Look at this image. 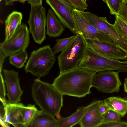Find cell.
<instances>
[{
	"label": "cell",
	"mask_w": 127,
	"mask_h": 127,
	"mask_svg": "<svg viewBox=\"0 0 127 127\" xmlns=\"http://www.w3.org/2000/svg\"><path fill=\"white\" fill-rule=\"evenodd\" d=\"M102 100H94L84 107L83 116L79 124L81 127H99L102 122L103 115L99 111Z\"/></svg>",
	"instance_id": "obj_13"
},
{
	"label": "cell",
	"mask_w": 127,
	"mask_h": 127,
	"mask_svg": "<svg viewBox=\"0 0 127 127\" xmlns=\"http://www.w3.org/2000/svg\"><path fill=\"white\" fill-rule=\"evenodd\" d=\"M84 107H79L70 116L57 119L58 127H70L78 124L83 116Z\"/></svg>",
	"instance_id": "obj_20"
},
{
	"label": "cell",
	"mask_w": 127,
	"mask_h": 127,
	"mask_svg": "<svg viewBox=\"0 0 127 127\" xmlns=\"http://www.w3.org/2000/svg\"><path fill=\"white\" fill-rule=\"evenodd\" d=\"M55 60V54L50 45L40 47L31 53L25 66V72L39 78L44 76L49 73Z\"/></svg>",
	"instance_id": "obj_4"
},
{
	"label": "cell",
	"mask_w": 127,
	"mask_h": 127,
	"mask_svg": "<svg viewBox=\"0 0 127 127\" xmlns=\"http://www.w3.org/2000/svg\"><path fill=\"white\" fill-rule=\"evenodd\" d=\"M77 67L96 72L113 70L126 72H127V61L105 57L88 47Z\"/></svg>",
	"instance_id": "obj_3"
},
{
	"label": "cell",
	"mask_w": 127,
	"mask_h": 127,
	"mask_svg": "<svg viewBox=\"0 0 127 127\" xmlns=\"http://www.w3.org/2000/svg\"><path fill=\"white\" fill-rule=\"evenodd\" d=\"M28 3L31 7H34L42 5V0H28Z\"/></svg>",
	"instance_id": "obj_32"
},
{
	"label": "cell",
	"mask_w": 127,
	"mask_h": 127,
	"mask_svg": "<svg viewBox=\"0 0 127 127\" xmlns=\"http://www.w3.org/2000/svg\"><path fill=\"white\" fill-rule=\"evenodd\" d=\"M124 90L127 93V77L125 79L124 83Z\"/></svg>",
	"instance_id": "obj_35"
},
{
	"label": "cell",
	"mask_w": 127,
	"mask_h": 127,
	"mask_svg": "<svg viewBox=\"0 0 127 127\" xmlns=\"http://www.w3.org/2000/svg\"><path fill=\"white\" fill-rule=\"evenodd\" d=\"M28 57L25 50L20 52L9 56V63L16 67L21 68L24 66Z\"/></svg>",
	"instance_id": "obj_21"
},
{
	"label": "cell",
	"mask_w": 127,
	"mask_h": 127,
	"mask_svg": "<svg viewBox=\"0 0 127 127\" xmlns=\"http://www.w3.org/2000/svg\"><path fill=\"white\" fill-rule=\"evenodd\" d=\"M0 125L3 127H10V124L6 121L5 115V106L6 103H4L0 101Z\"/></svg>",
	"instance_id": "obj_26"
},
{
	"label": "cell",
	"mask_w": 127,
	"mask_h": 127,
	"mask_svg": "<svg viewBox=\"0 0 127 127\" xmlns=\"http://www.w3.org/2000/svg\"><path fill=\"white\" fill-rule=\"evenodd\" d=\"M46 26V34L50 37H58L65 30L54 13L50 9L48 10L47 15Z\"/></svg>",
	"instance_id": "obj_17"
},
{
	"label": "cell",
	"mask_w": 127,
	"mask_h": 127,
	"mask_svg": "<svg viewBox=\"0 0 127 127\" xmlns=\"http://www.w3.org/2000/svg\"><path fill=\"white\" fill-rule=\"evenodd\" d=\"M0 73H1L4 60L7 57L0 50Z\"/></svg>",
	"instance_id": "obj_33"
},
{
	"label": "cell",
	"mask_w": 127,
	"mask_h": 127,
	"mask_svg": "<svg viewBox=\"0 0 127 127\" xmlns=\"http://www.w3.org/2000/svg\"></svg>",
	"instance_id": "obj_41"
},
{
	"label": "cell",
	"mask_w": 127,
	"mask_h": 127,
	"mask_svg": "<svg viewBox=\"0 0 127 127\" xmlns=\"http://www.w3.org/2000/svg\"><path fill=\"white\" fill-rule=\"evenodd\" d=\"M87 47L85 39L82 35H77L73 42L58 56L60 73L77 67Z\"/></svg>",
	"instance_id": "obj_5"
},
{
	"label": "cell",
	"mask_w": 127,
	"mask_h": 127,
	"mask_svg": "<svg viewBox=\"0 0 127 127\" xmlns=\"http://www.w3.org/2000/svg\"><path fill=\"white\" fill-rule=\"evenodd\" d=\"M30 31L26 24L22 23L9 39L0 44V50L7 57L25 50L30 43Z\"/></svg>",
	"instance_id": "obj_6"
},
{
	"label": "cell",
	"mask_w": 127,
	"mask_h": 127,
	"mask_svg": "<svg viewBox=\"0 0 127 127\" xmlns=\"http://www.w3.org/2000/svg\"><path fill=\"white\" fill-rule=\"evenodd\" d=\"M7 122L15 127H24L26 120V106L22 103H7L5 106Z\"/></svg>",
	"instance_id": "obj_14"
},
{
	"label": "cell",
	"mask_w": 127,
	"mask_h": 127,
	"mask_svg": "<svg viewBox=\"0 0 127 127\" xmlns=\"http://www.w3.org/2000/svg\"><path fill=\"white\" fill-rule=\"evenodd\" d=\"M85 39L88 47L102 56L114 59L127 60V53L115 44L94 40Z\"/></svg>",
	"instance_id": "obj_11"
},
{
	"label": "cell",
	"mask_w": 127,
	"mask_h": 127,
	"mask_svg": "<svg viewBox=\"0 0 127 127\" xmlns=\"http://www.w3.org/2000/svg\"><path fill=\"white\" fill-rule=\"evenodd\" d=\"M120 117L117 112L109 109L103 115L102 123L120 121Z\"/></svg>",
	"instance_id": "obj_24"
},
{
	"label": "cell",
	"mask_w": 127,
	"mask_h": 127,
	"mask_svg": "<svg viewBox=\"0 0 127 127\" xmlns=\"http://www.w3.org/2000/svg\"><path fill=\"white\" fill-rule=\"evenodd\" d=\"M32 96L41 110L54 117L60 114L63 106V95L54 86L35 79L32 86Z\"/></svg>",
	"instance_id": "obj_2"
},
{
	"label": "cell",
	"mask_w": 127,
	"mask_h": 127,
	"mask_svg": "<svg viewBox=\"0 0 127 127\" xmlns=\"http://www.w3.org/2000/svg\"><path fill=\"white\" fill-rule=\"evenodd\" d=\"M74 8L78 11H84L87 9L88 5L82 0H68Z\"/></svg>",
	"instance_id": "obj_27"
},
{
	"label": "cell",
	"mask_w": 127,
	"mask_h": 127,
	"mask_svg": "<svg viewBox=\"0 0 127 127\" xmlns=\"http://www.w3.org/2000/svg\"><path fill=\"white\" fill-rule=\"evenodd\" d=\"M109 109L106 103L103 100H102L99 108V111L100 114L103 115Z\"/></svg>",
	"instance_id": "obj_31"
},
{
	"label": "cell",
	"mask_w": 127,
	"mask_h": 127,
	"mask_svg": "<svg viewBox=\"0 0 127 127\" xmlns=\"http://www.w3.org/2000/svg\"><path fill=\"white\" fill-rule=\"evenodd\" d=\"M110 109L118 113L122 117L127 113V99L119 96H112L103 100Z\"/></svg>",
	"instance_id": "obj_19"
},
{
	"label": "cell",
	"mask_w": 127,
	"mask_h": 127,
	"mask_svg": "<svg viewBox=\"0 0 127 127\" xmlns=\"http://www.w3.org/2000/svg\"><path fill=\"white\" fill-rule=\"evenodd\" d=\"M122 3V0H106V2L110 13L115 15L118 14Z\"/></svg>",
	"instance_id": "obj_25"
},
{
	"label": "cell",
	"mask_w": 127,
	"mask_h": 127,
	"mask_svg": "<svg viewBox=\"0 0 127 127\" xmlns=\"http://www.w3.org/2000/svg\"><path fill=\"white\" fill-rule=\"evenodd\" d=\"M125 0H122V2H123Z\"/></svg>",
	"instance_id": "obj_40"
},
{
	"label": "cell",
	"mask_w": 127,
	"mask_h": 127,
	"mask_svg": "<svg viewBox=\"0 0 127 127\" xmlns=\"http://www.w3.org/2000/svg\"><path fill=\"white\" fill-rule=\"evenodd\" d=\"M115 20L113 24L115 29L127 43V24L118 15H115Z\"/></svg>",
	"instance_id": "obj_22"
},
{
	"label": "cell",
	"mask_w": 127,
	"mask_h": 127,
	"mask_svg": "<svg viewBox=\"0 0 127 127\" xmlns=\"http://www.w3.org/2000/svg\"><path fill=\"white\" fill-rule=\"evenodd\" d=\"M0 101L4 103H6L4 80L1 73H0Z\"/></svg>",
	"instance_id": "obj_30"
},
{
	"label": "cell",
	"mask_w": 127,
	"mask_h": 127,
	"mask_svg": "<svg viewBox=\"0 0 127 127\" xmlns=\"http://www.w3.org/2000/svg\"><path fill=\"white\" fill-rule=\"evenodd\" d=\"M59 20L66 28L75 35L81 34L77 28L72 15L75 9L61 0H45Z\"/></svg>",
	"instance_id": "obj_10"
},
{
	"label": "cell",
	"mask_w": 127,
	"mask_h": 127,
	"mask_svg": "<svg viewBox=\"0 0 127 127\" xmlns=\"http://www.w3.org/2000/svg\"><path fill=\"white\" fill-rule=\"evenodd\" d=\"M29 14L28 23L30 32L34 41L40 44L46 38L45 8L42 5L31 7Z\"/></svg>",
	"instance_id": "obj_7"
},
{
	"label": "cell",
	"mask_w": 127,
	"mask_h": 127,
	"mask_svg": "<svg viewBox=\"0 0 127 127\" xmlns=\"http://www.w3.org/2000/svg\"><path fill=\"white\" fill-rule=\"evenodd\" d=\"M94 26L105 34L115 43L127 54V43L120 35L114 28L113 24L110 23L106 17H99L95 20Z\"/></svg>",
	"instance_id": "obj_15"
},
{
	"label": "cell",
	"mask_w": 127,
	"mask_h": 127,
	"mask_svg": "<svg viewBox=\"0 0 127 127\" xmlns=\"http://www.w3.org/2000/svg\"><path fill=\"white\" fill-rule=\"evenodd\" d=\"M96 73L77 67L60 73L52 84L63 95L83 97L91 93L92 80Z\"/></svg>",
	"instance_id": "obj_1"
},
{
	"label": "cell",
	"mask_w": 127,
	"mask_h": 127,
	"mask_svg": "<svg viewBox=\"0 0 127 127\" xmlns=\"http://www.w3.org/2000/svg\"><path fill=\"white\" fill-rule=\"evenodd\" d=\"M83 0L84 2H85L86 3V1H87L88 0Z\"/></svg>",
	"instance_id": "obj_38"
},
{
	"label": "cell",
	"mask_w": 127,
	"mask_h": 127,
	"mask_svg": "<svg viewBox=\"0 0 127 127\" xmlns=\"http://www.w3.org/2000/svg\"><path fill=\"white\" fill-rule=\"evenodd\" d=\"M63 2L65 3L66 4H67L68 5L71 6H73L70 3V2H69V1L68 0H61Z\"/></svg>",
	"instance_id": "obj_36"
},
{
	"label": "cell",
	"mask_w": 127,
	"mask_h": 127,
	"mask_svg": "<svg viewBox=\"0 0 127 127\" xmlns=\"http://www.w3.org/2000/svg\"><path fill=\"white\" fill-rule=\"evenodd\" d=\"M118 15L127 24V0L122 2Z\"/></svg>",
	"instance_id": "obj_28"
},
{
	"label": "cell",
	"mask_w": 127,
	"mask_h": 127,
	"mask_svg": "<svg viewBox=\"0 0 127 127\" xmlns=\"http://www.w3.org/2000/svg\"><path fill=\"white\" fill-rule=\"evenodd\" d=\"M58 119L61 118V117L60 114H58L56 116Z\"/></svg>",
	"instance_id": "obj_37"
},
{
	"label": "cell",
	"mask_w": 127,
	"mask_h": 127,
	"mask_svg": "<svg viewBox=\"0 0 127 127\" xmlns=\"http://www.w3.org/2000/svg\"><path fill=\"white\" fill-rule=\"evenodd\" d=\"M99 127H127V122L120 121L102 123Z\"/></svg>",
	"instance_id": "obj_29"
},
{
	"label": "cell",
	"mask_w": 127,
	"mask_h": 127,
	"mask_svg": "<svg viewBox=\"0 0 127 127\" xmlns=\"http://www.w3.org/2000/svg\"><path fill=\"white\" fill-rule=\"evenodd\" d=\"M77 35H75L67 38L57 39L56 43L53 48V53L56 54L64 50L74 40Z\"/></svg>",
	"instance_id": "obj_23"
},
{
	"label": "cell",
	"mask_w": 127,
	"mask_h": 127,
	"mask_svg": "<svg viewBox=\"0 0 127 127\" xmlns=\"http://www.w3.org/2000/svg\"><path fill=\"white\" fill-rule=\"evenodd\" d=\"M72 15L77 28L84 39L115 44L113 40L89 22L77 10L74 9L73 10Z\"/></svg>",
	"instance_id": "obj_9"
},
{
	"label": "cell",
	"mask_w": 127,
	"mask_h": 127,
	"mask_svg": "<svg viewBox=\"0 0 127 127\" xmlns=\"http://www.w3.org/2000/svg\"><path fill=\"white\" fill-rule=\"evenodd\" d=\"M103 1H104V2H105L106 3V0H102Z\"/></svg>",
	"instance_id": "obj_39"
},
{
	"label": "cell",
	"mask_w": 127,
	"mask_h": 127,
	"mask_svg": "<svg viewBox=\"0 0 127 127\" xmlns=\"http://www.w3.org/2000/svg\"><path fill=\"white\" fill-rule=\"evenodd\" d=\"M58 127L57 120L42 110H37L27 127Z\"/></svg>",
	"instance_id": "obj_16"
},
{
	"label": "cell",
	"mask_w": 127,
	"mask_h": 127,
	"mask_svg": "<svg viewBox=\"0 0 127 127\" xmlns=\"http://www.w3.org/2000/svg\"><path fill=\"white\" fill-rule=\"evenodd\" d=\"M119 72L109 70L96 72L93 78L92 87L102 93L119 92L122 85L119 76Z\"/></svg>",
	"instance_id": "obj_8"
},
{
	"label": "cell",
	"mask_w": 127,
	"mask_h": 127,
	"mask_svg": "<svg viewBox=\"0 0 127 127\" xmlns=\"http://www.w3.org/2000/svg\"><path fill=\"white\" fill-rule=\"evenodd\" d=\"M6 5H10L13 4V3L15 1H19L24 4L28 0H4Z\"/></svg>",
	"instance_id": "obj_34"
},
{
	"label": "cell",
	"mask_w": 127,
	"mask_h": 127,
	"mask_svg": "<svg viewBox=\"0 0 127 127\" xmlns=\"http://www.w3.org/2000/svg\"><path fill=\"white\" fill-rule=\"evenodd\" d=\"M3 71L9 102L18 103L21 101V97L23 92L20 87L18 73L13 70L4 69Z\"/></svg>",
	"instance_id": "obj_12"
},
{
	"label": "cell",
	"mask_w": 127,
	"mask_h": 127,
	"mask_svg": "<svg viewBox=\"0 0 127 127\" xmlns=\"http://www.w3.org/2000/svg\"><path fill=\"white\" fill-rule=\"evenodd\" d=\"M22 14L16 11H13L9 15L5 21V40L9 39L22 24Z\"/></svg>",
	"instance_id": "obj_18"
}]
</instances>
